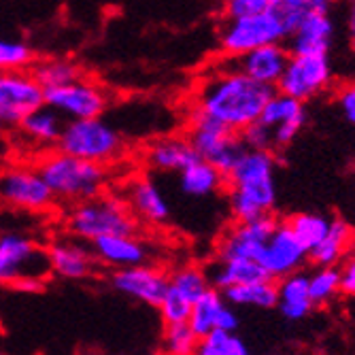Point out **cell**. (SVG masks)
Masks as SVG:
<instances>
[{
  "instance_id": "cb8c5ba5",
  "label": "cell",
  "mask_w": 355,
  "mask_h": 355,
  "mask_svg": "<svg viewBox=\"0 0 355 355\" xmlns=\"http://www.w3.org/2000/svg\"><path fill=\"white\" fill-rule=\"evenodd\" d=\"M64 117L53 111L51 107L47 105H41L37 107L35 111H30L19 123V132L39 147H53L58 145L60 137H62V130H64Z\"/></svg>"
},
{
  "instance_id": "44dd1931",
  "label": "cell",
  "mask_w": 355,
  "mask_h": 355,
  "mask_svg": "<svg viewBox=\"0 0 355 355\" xmlns=\"http://www.w3.org/2000/svg\"><path fill=\"white\" fill-rule=\"evenodd\" d=\"M193 159H198V153L191 147L187 137H162L155 139L145 149V164L157 173L179 175Z\"/></svg>"
},
{
  "instance_id": "4316f807",
  "label": "cell",
  "mask_w": 355,
  "mask_h": 355,
  "mask_svg": "<svg viewBox=\"0 0 355 355\" xmlns=\"http://www.w3.org/2000/svg\"><path fill=\"white\" fill-rule=\"evenodd\" d=\"M351 245H353L351 225L343 219H332L326 236L309 251V260L315 266H336Z\"/></svg>"
},
{
  "instance_id": "52a82bcc",
  "label": "cell",
  "mask_w": 355,
  "mask_h": 355,
  "mask_svg": "<svg viewBox=\"0 0 355 355\" xmlns=\"http://www.w3.org/2000/svg\"><path fill=\"white\" fill-rule=\"evenodd\" d=\"M289 37V28L283 17L270 9L260 15L249 17H225L219 30V49L225 58L243 55L255 47H264L270 43H283Z\"/></svg>"
},
{
  "instance_id": "9c48e42d",
  "label": "cell",
  "mask_w": 355,
  "mask_h": 355,
  "mask_svg": "<svg viewBox=\"0 0 355 355\" xmlns=\"http://www.w3.org/2000/svg\"><path fill=\"white\" fill-rule=\"evenodd\" d=\"M332 81L334 67L328 53H292L277 87L300 103H309L324 94Z\"/></svg>"
},
{
  "instance_id": "7a4b0ae2",
  "label": "cell",
  "mask_w": 355,
  "mask_h": 355,
  "mask_svg": "<svg viewBox=\"0 0 355 355\" xmlns=\"http://www.w3.org/2000/svg\"><path fill=\"white\" fill-rule=\"evenodd\" d=\"M228 207L236 221L270 215L277 205V159L272 151L247 149L225 175Z\"/></svg>"
},
{
  "instance_id": "d590c367",
  "label": "cell",
  "mask_w": 355,
  "mask_h": 355,
  "mask_svg": "<svg viewBox=\"0 0 355 355\" xmlns=\"http://www.w3.org/2000/svg\"><path fill=\"white\" fill-rule=\"evenodd\" d=\"M334 0H272V9L292 30L304 15L313 11H330Z\"/></svg>"
},
{
  "instance_id": "e575fe53",
  "label": "cell",
  "mask_w": 355,
  "mask_h": 355,
  "mask_svg": "<svg viewBox=\"0 0 355 355\" xmlns=\"http://www.w3.org/2000/svg\"><path fill=\"white\" fill-rule=\"evenodd\" d=\"M196 355H249V349L234 332L213 330L200 338Z\"/></svg>"
},
{
  "instance_id": "f546056e",
  "label": "cell",
  "mask_w": 355,
  "mask_h": 355,
  "mask_svg": "<svg viewBox=\"0 0 355 355\" xmlns=\"http://www.w3.org/2000/svg\"><path fill=\"white\" fill-rule=\"evenodd\" d=\"M228 304L223 298V294L219 289L211 287L205 296H200L196 302L191 304V315H189V321L187 324L193 328L200 338L207 336L209 332H213L217 328V319L223 311V306Z\"/></svg>"
},
{
  "instance_id": "b9f144b4",
  "label": "cell",
  "mask_w": 355,
  "mask_h": 355,
  "mask_svg": "<svg viewBox=\"0 0 355 355\" xmlns=\"http://www.w3.org/2000/svg\"><path fill=\"white\" fill-rule=\"evenodd\" d=\"M340 292L345 296H355V255H351L340 268Z\"/></svg>"
},
{
  "instance_id": "9a60e30c",
  "label": "cell",
  "mask_w": 355,
  "mask_h": 355,
  "mask_svg": "<svg viewBox=\"0 0 355 355\" xmlns=\"http://www.w3.org/2000/svg\"><path fill=\"white\" fill-rule=\"evenodd\" d=\"M111 285L115 292L135 298L143 304L157 306L168 289V275L149 264H139L130 268H119L111 275Z\"/></svg>"
},
{
  "instance_id": "d6986e66",
  "label": "cell",
  "mask_w": 355,
  "mask_h": 355,
  "mask_svg": "<svg viewBox=\"0 0 355 355\" xmlns=\"http://www.w3.org/2000/svg\"><path fill=\"white\" fill-rule=\"evenodd\" d=\"M89 245L96 260L115 270L147 264L149 260V247L137 234H111L96 239Z\"/></svg>"
},
{
  "instance_id": "5b68a950",
  "label": "cell",
  "mask_w": 355,
  "mask_h": 355,
  "mask_svg": "<svg viewBox=\"0 0 355 355\" xmlns=\"http://www.w3.org/2000/svg\"><path fill=\"white\" fill-rule=\"evenodd\" d=\"M51 275L49 253L21 232H0V285L19 292H41Z\"/></svg>"
},
{
  "instance_id": "3957f363",
  "label": "cell",
  "mask_w": 355,
  "mask_h": 355,
  "mask_svg": "<svg viewBox=\"0 0 355 355\" xmlns=\"http://www.w3.org/2000/svg\"><path fill=\"white\" fill-rule=\"evenodd\" d=\"M39 173L49 185L55 200L62 202H81L89 200L98 193H105L109 183V171L105 164H96L89 159L64 153L49 151L45 153L39 164Z\"/></svg>"
},
{
  "instance_id": "484cf974",
  "label": "cell",
  "mask_w": 355,
  "mask_h": 355,
  "mask_svg": "<svg viewBox=\"0 0 355 355\" xmlns=\"http://www.w3.org/2000/svg\"><path fill=\"white\" fill-rule=\"evenodd\" d=\"M223 183L225 175L202 157L193 159L179 173V187L189 198H209L223 187Z\"/></svg>"
},
{
  "instance_id": "ab89813d",
  "label": "cell",
  "mask_w": 355,
  "mask_h": 355,
  "mask_svg": "<svg viewBox=\"0 0 355 355\" xmlns=\"http://www.w3.org/2000/svg\"><path fill=\"white\" fill-rule=\"evenodd\" d=\"M272 9V0H223V13L228 19L260 15Z\"/></svg>"
},
{
  "instance_id": "8992f818",
  "label": "cell",
  "mask_w": 355,
  "mask_h": 355,
  "mask_svg": "<svg viewBox=\"0 0 355 355\" xmlns=\"http://www.w3.org/2000/svg\"><path fill=\"white\" fill-rule=\"evenodd\" d=\"M58 149L107 166L121 155L123 139L103 117L69 119L64 123Z\"/></svg>"
},
{
  "instance_id": "5bb4252c",
  "label": "cell",
  "mask_w": 355,
  "mask_h": 355,
  "mask_svg": "<svg viewBox=\"0 0 355 355\" xmlns=\"http://www.w3.org/2000/svg\"><path fill=\"white\" fill-rule=\"evenodd\" d=\"M309 260V249L298 241L287 223H277L266 247L262 251L260 264L270 279H283L292 272H298Z\"/></svg>"
},
{
  "instance_id": "f35d334b",
  "label": "cell",
  "mask_w": 355,
  "mask_h": 355,
  "mask_svg": "<svg viewBox=\"0 0 355 355\" xmlns=\"http://www.w3.org/2000/svg\"><path fill=\"white\" fill-rule=\"evenodd\" d=\"M241 139L245 143L247 149H260V151H272L275 149V141H272V130L262 123L260 119L253 121L251 125H247L241 132Z\"/></svg>"
},
{
  "instance_id": "d6a6232c",
  "label": "cell",
  "mask_w": 355,
  "mask_h": 355,
  "mask_svg": "<svg viewBox=\"0 0 355 355\" xmlns=\"http://www.w3.org/2000/svg\"><path fill=\"white\" fill-rule=\"evenodd\" d=\"M309 294L313 304H328L340 294V268L336 266H317L309 277Z\"/></svg>"
},
{
  "instance_id": "8d00e7d4",
  "label": "cell",
  "mask_w": 355,
  "mask_h": 355,
  "mask_svg": "<svg viewBox=\"0 0 355 355\" xmlns=\"http://www.w3.org/2000/svg\"><path fill=\"white\" fill-rule=\"evenodd\" d=\"M35 64V51L21 41L0 39V71H28Z\"/></svg>"
},
{
  "instance_id": "836d02e7",
  "label": "cell",
  "mask_w": 355,
  "mask_h": 355,
  "mask_svg": "<svg viewBox=\"0 0 355 355\" xmlns=\"http://www.w3.org/2000/svg\"><path fill=\"white\" fill-rule=\"evenodd\" d=\"M200 345V336L193 332V328L187 324H173L164 326L162 334V349L164 355H196Z\"/></svg>"
},
{
  "instance_id": "2e32d148",
  "label": "cell",
  "mask_w": 355,
  "mask_h": 355,
  "mask_svg": "<svg viewBox=\"0 0 355 355\" xmlns=\"http://www.w3.org/2000/svg\"><path fill=\"white\" fill-rule=\"evenodd\" d=\"M257 119L266 123L272 130L275 149H279V147H287L300 135L306 121V109H304V103L292 98V96H287L283 92H275Z\"/></svg>"
},
{
  "instance_id": "7bdbcfd3",
  "label": "cell",
  "mask_w": 355,
  "mask_h": 355,
  "mask_svg": "<svg viewBox=\"0 0 355 355\" xmlns=\"http://www.w3.org/2000/svg\"><path fill=\"white\" fill-rule=\"evenodd\" d=\"M236 328H239V315L234 313L232 304L228 302V304L223 306V311H221V315H219V319H217V328H215V330L236 332Z\"/></svg>"
},
{
  "instance_id": "4fadbf2b",
  "label": "cell",
  "mask_w": 355,
  "mask_h": 355,
  "mask_svg": "<svg viewBox=\"0 0 355 355\" xmlns=\"http://www.w3.org/2000/svg\"><path fill=\"white\" fill-rule=\"evenodd\" d=\"M277 221L270 215H262L247 221H236L225 230L217 245V257H245L260 262L266 241L270 239Z\"/></svg>"
},
{
  "instance_id": "f6af8a7d",
  "label": "cell",
  "mask_w": 355,
  "mask_h": 355,
  "mask_svg": "<svg viewBox=\"0 0 355 355\" xmlns=\"http://www.w3.org/2000/svg\"><path fill=\"white\" fill-rule=\"evenodd\" d=\"M353 51H355V39H353Z\"/></svg>"
},
{
  "instance_id": "603a6c76",
  "label": "cell",
  "mask_w": 355,
  "mask_h": 355,
  "mask_svg": "<svg viewBox=\"0 0 355 355\" xmlns=\"http://www.w3.org/2000/svg\"><path fill=\"white\" fill-rule=\"evenodd\" d=\"M209 275V281L215 289H225L230 285L251 283L257 279H270L260 262L245 260V257H217L205 268Z\"/></svg>"
},
{
  "instance_id": "74e56055",
  "label": "cell",
  "mask_w": 355,
  "mask_h": 355,
  "mask_svg": "<svg viewBox=\"0 0 355 355\" xmlns=\"http://www.w3.org/2000/svg\"><path fill=\"white\" fill-rule=\"evenodd\" d=\"M157 311L164 321V326L185 324V321H189V315H191V302L168 285L164 298L157 304Z\"/></svg>"
},
{
  "instance_id": "f1b7e54d",
  "label": "cell",
  "mask_w": 355,
  "mask_h": 355,
  "mask_svg": "<svg viewBox=\"0 0 355 355\" xmlns=\"http://www.w3.org/2000/svg\"><path fill=\"white\" fill-rule=\"evenodd\" d=\"M30 73L43 89L67 85L81 77V71L77 64L67 58H47V60L35 62L30 67Z\"/></svg>"
},
{
  "instance_id": "60d3db41",
  "label": "cell",
  "mask_w": 355,
  "mask_h": 355,
  "mask_svg": "<svg viewBox=\"0 0 355 355\" xmlns=\"http://www.w3.org/2000/svg\"><path fill=\"white\" fill-rule=\"evenodd\" d=\"M336 105L343 113V117L351 123H355V83L345 85L338 96H336Z\"/></svg>"
},
{
  "instance_id": "1f68e13d",
  "label": "cell",
  "mask_w": 355,
  "mask_h": 355,
  "mask_svg": "<svg viewBox=\"0 0 355 355\" xmlns=\"http://www.w3.org/2000/svg\"><path fill=\"white\" fill-rule=\"evenodd\" d=\"M330 221L332 219H328L326 215H319V213H298L287 221V225L298 236V241L311 251L330 230Z\"/></svg>"
},
{
  "instance_id": "ffe728a7",
  "label": "cell",
  "mask_w": 355,
  "mask_h": 355,
  "mask_svg": "<svg viewBox=\"0 0 355 355\" xmlns=\"http://www.w3.org/2000/svg\"><path fill=\"white\" fill-rule=\"evenodd\" d=\"M49 253V264H51V272L64 279H87L92 277L96 264V255L92 251V245L85 247L83 241L75 239H62V241H53L47 249Z\"/></svg>"
},
{
  "instance_id": "30bf717a",
  "label": "cell",
  "mask_w": 355,
  "mask_h": 355,
  "mask_svg": "<svg viewBox=\"0 0 355 355\" xmlns=\"http://www.w3.org/2000/svg\"><path fill=\"white\" fill-rule=\"evenodd\" d=\"M45 105L58 111L67 121L103 117L111 105V96L101 83L79 77L67 85L45 89Z\"/></svg>"
},
{
  "instance_id": "83f0119b",
  "label": "cell",
  "mask_w": 355,
  "mask_h": 355,
  "mask_svg": "<svg viewBox=\"0 0 355 355\" xmlns=\"http://www.w3.org/2000/svg\"><path fill=\"white\" fill-rule=\"evenodd\" d=\"M225 302L232 306H255V309H275L277 306V285L272 279H257L251 283L230 285L221 289Z\"/></svg>"
},
{
  "instance_id": "7402d4cb",
  "label": "cell",
  "mask_w": 355,
  "mask_h": 355,
  "mask_svg": "<svg viewBox=\"0 0 355 355\" xmlns=\"http://www.w3.org/2000/svg\"><path fill=\"white\" fill-rule=\"evenodd\" d=\"M128 205H130L132 213L141 217L147 223H166L171 217V205L162 189L157 187V183L149 177L135 179L128 187Z\"/></svg>"
},
{
  "instance_id": "8fae6325",
  "label": "cell",
  "mask_w": 355,
  "mask_h": 355,
  "mask_svg": "<svg viewBox=\"0 0 355 355\" xmlns=\"http://www.w3.org/2000/svg\"><path fill=\"white\" fill-rule=\"evenodd\" d=\"M0 200L19 211L41 213L53 207L55 196L37 166H9L0 171Z\"/></svg>"
},
{
  "instance_id": "ba28073f",
  "label": "cell",
  "mask_w": 355,
  "mask_h": 355,
  "mask_svg": "<svg viewBox=\"0 0 355 355\" xmlns=\"http://www.w3.org/2000/svg\"><path fill=\"white\" fill-rule=\"evenodd\" d=\"M187 141L196 149L198 157L207 159L223 175H228L247 151L239 132L196 113H191V121L187 125Z\"/></svg>"
},
{
  "instance_id": "ee69618b",
  "label": "cell",
  "mask_w": 355,
  "mask_h": 355,
  "mask_svg": "<svg viewBox=\"0 0 355 355\" xmlns=\"http://www.w3.org/2000/svg\"><path fill=\"white\" fill-rule=\"evenodd\" d=\"M345 26H347L349 37L355 39V0H347V5H345Z\"/></svg>"
},
{
  "instance_id": "d4e9b609",
  "label": "cell",
  "mask_w": 355,
  "mask_h": 355,
  "mask_svg": "<svg viewBox=\"0 0 355 355\" xmlns=\"http://www.w3.org/2000/svg\"><path fill=\"white\" fill-rule=\"evenodd\" d=\"M313 306L315 304L309 294L306 275L292 272L281 279V283L277 285V309L283 313V317L292 321H300L311 313Z\"/></svg>"
},
{
  "instance_id": "4dcf8cb0",
  "label": "cell",
  "mask_w": 355,
  "mask_h": 355,
  "mask_svg": "<svg viewBox=\"0 0 355 355\" xmlns=\"http://www.w3.org/2000/svg\"><path fill=\"white\" fill-rule=\"evenodd\" d=\"M168 285L173 289H177L181 296H185L191 304L196 302L200 296H205L213 287L211 281H209L207 270L200 268V266H191V264L173 270V275L168 277Z\"/></svg>"
},
{
  "instance_id": "e0dca14e",
  "label": "cell",
  "mask_w": 355,
  "mask_h": 355,
  "mask_svg": "<svg viewBox=\"0 0 355 355\" xmlns=\"http://www.w3.org/2000/svg\"><path fill=\"white\" fill-rule=\"evenodd\" d=\"M289 49L283 43H270L264 47H255L243 55H232V58H225L221 62H225L228 67L241 71L243 75L266 83L270 87H275L287 67L289 62Z\"/></svg>"
},
{
  "instance_id": "277c9868",
  "label": "cell",
  "mask_w": 355,
  "mask_h": 355,
  "mask_svg": "<svg viewBox=\"0 0 355 355\" xmlns=\"http://www.w3.org/2000/svg\"><path fill=\"white\" fill-rule=\"evenodd\" d=\"M67 228L75 239L94 243L111 234H137L139 223L125 198L98 193L89 200L75 202L67 215Z\"/></svg>"
},
{
  "instance_id": "7c38bea8",
  "label": "cell",
  "mask_w": 355,
  "mask_h": 355,
  "mask_svg": "<svg viewBox=\"0 0 355 355\" xmlns=\"http://www.w3.org/2000/svg\"><path fill=\"white\" fill-rule=\"evenodd\" d=\"M45 105V89L28 71H0V125L17 123L37 107Z\"/></svg>"
},
{
  "instance_id": "ac0fdd59",
  "label": "cell",
  "mask_w": 355,
  "mask_h": 355,
  "mask_svg": "<svg viewBox=\"0 0 355 355\" xmlns=\"http://www.w3.org/2000/svg\"><path fill=\"white\" fill-rule=\"evenodd\" d=\"M334 19L330 11H313L289 30V51L292 53H330L334 43Z\"/></svg>"
},
{
  "instance_id": "6da1fadb",
  "label": "cell",
  "mask_w": 355,
  "mask_h": 355,
  "mask_svg": "<svg viewBox=\"0 0 355 355\" xmlns=\"http://www.w3.org/2000/svg\"><path fill=\"white\" fill-rule=\"evenodd\" d=\"M272 94L275 87L219 62V67L209 71L193 92L191 113L209 117L241 135L247 125L257 121Z\"/></svg>"
}]
</instances>
